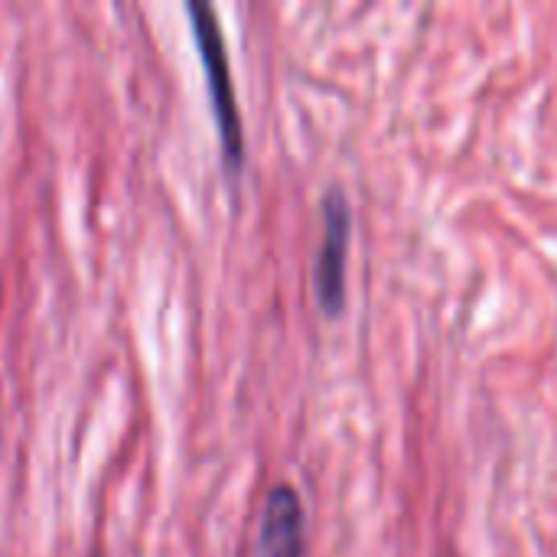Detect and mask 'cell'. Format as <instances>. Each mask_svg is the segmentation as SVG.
<instances>
[{"mask_svg":"<svg viewBox=\"0 0 557 557\" xmlns=\"http://www.w3.org/2000/svg\"><path fill=\"white\" fill-rule=\"evenodd\" d=\"M186 16H189L193 39H196L199 59H202V69H206V88H209L212 117H215V127H219V144H222V153H225V166L238 170L242 160H245V131H242V111H238V98H235L232 62H228L222 23H219L215 10L206 0H189Z\"/></svg>","mask_w":557,"mask_h":557,"instance_id":"6da1fadb","label":"cell"},{"mask_svg":"<svg viewBox=\"0 0 557 557\" xmlns=\"http://www.w3.org/2000/svg\"><path fill=\"white\" fill-rule=\"evenodd\" d=\"M323 232L313 258V290L326 317H336L346 304V255L352 232V209L339 186H330L320 202Z\"/></svg>","mask_w":557,"mask_h":557,"instance_id":"7a4b0ae2","label":"cell"},{"mask_svg":"<svg viewBox=\"0 0 557 557\" xmlns=\"http://www.w3.org/2000/svg\"><path fill=\"white\" fill-rule=\"evenodd\" d=\"M255 557H304V503L287 483H277L264 499Z\"/></svg>","mask_w":557,"mask_h":557,"instance_id":"3957f363","label":"cell"},{"mask_svg":"<svg viewBox=\"0 0 557 557\" xmlns=\"http://www.w3.org/2000/svg\"><path fill=\"white\" fill-rule=\"evenodd\" d=\"M91 557H104V552H95V555H91Z\"/></svg>","mask_w":557,"mask_h":557,"instance_id":"277c9868","label":"cell"}]
</instances>
